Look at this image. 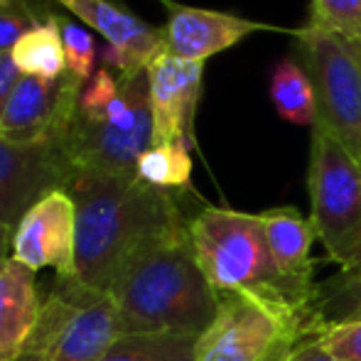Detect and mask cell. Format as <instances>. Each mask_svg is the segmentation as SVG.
<instances>
[{
    "label": "cell",
    "instance_id": "obj_1",
    "mask_svg": "<svg viewBox=\"0 0 361 361\" xmlns=\"http://www.w3.org/2000/svg\"><path fill=\"white\" fill-rule=\"evenodd\" d=\"M67 192L76 204V281L104 293L138 251L190 228L175 192L135 175L74 172Z\"/></svg>",
    "mask_w": 361,
    "mask_h": 361
},
{
    "label": "cell",
    "instance_id": "obj_2",
    "mask_svg": "<svg viewBox=\"0 0 361 361\" xmlns=\"http://www.w3.org/2000/svg\"><path fill=\"white\" fill-rule=\"evenodd\" d=\"M123 334H202L219 312V293L200 268L190 228L138 251L109 288Z\"/></svg>",
    "mask_w": 361,
    "mask_h": 361
},
{
    "label": "cell",
    "instance_id": "obj_3",
    "mask_svg": "<svg viewBox=\"0 0 361 361\" xmlns=\"http://www.w3.org/2000/svg\"><path fill=\"white\" fill-rule=\"evenodd\" d=\"M62 145L76 172L135 175L140 155L152 145L147 76L126 79L111 67L96 69Z\"/></svg>",
    "mask_w": 361,
    "mask_h": 361
},
{
    "label": "cell",
    "instance_id": "obj_4",
    "mask_svg": "<svg viewBox=\"0 0 361 361\" xmlns=\"http://www.w3.org/2000/svg\"><path fill=\"white\" fill-rule=\"evenodd\" d=\"M190 241L200 268L221 295H248L312 312V295L293 283L271 256L258 214L204 207L190 219Z\"/></svg>",
    "mask_w": 361,
    "mask_h": 361
},
{
    "label": "cell",
    "instance_id": "obj_5",
    "mask_svg": "<svg viewBox=\"0 0 361 361\" xmlns=\"http://www.w3.org/2000/svg\"><path fill=\"white\" fill-rule=\"evenodd\" d=\"M121 334V312L109 293L57 278L18 361H99Z\"/></svg>",
    "mask_w": 361,
    "mask_h": 361
},
{
    "label": "cell",
    "instance_id": "obj_6",
    "mask_svg": "<svg viewBox=\"0 0 361 361\" xmlns=\"http://www.w3.org/2000/svg\"><path fill=\"white\" fill-rule=\"evenodd\" d=\"M310 221L339 268L361 258V160L322 128H312L307 165Z\"/></svg>",
    "mask_w": 361,
    "mask_h": 361
},
{
    "label": "cell",
    "instance_id": "obj_7",
    "mask_svg": "<svg viewBox=\"0 0 361 361\" xmlns=\"http://www.w3.org/2000/svg\"><path fill=\"white\" fill-rule=\"evenodd\" d=\"M312 332V312L248 295H221L216 319L197 342L195 361H286Z\"/></svg>",
    "mask_w": 361,
    "mask_h": 361
},
{
    "label": "cell",
    "instance_id": "obj_8",
    "mask_svg": "<svg viewBox=\"0 0 361 361\" xmlns=\"http://www.w3.org/2000/svg\"><path fill=\"white\" fill-rule=\"evenodd\" d=\"M295 39L314 89V128H322L361 160V42L310 23L295 30Z\"/></svg>",
    "mask_w": 361,
    "mask_h": 361
},
{
    "label": "cell",
    "instance_id": "obj_9",
    "mask_svg": "<svg viewBox=\"0 0 361 361\" xmlns=\"http://www.w3.org/2000/svg\"><path fill=\"white\" fill-rule=\"evenodd\" d=\"M74 172L62 140L15 143L0 135V219L18 226L42 197L67 190Z\"/></svg>",
    "mask_w": 361,
    "mask_h": 361
},
{
    "label": "cell",
    "instance_id": "obj_10",
    "mask_svg": "<svg viewBox=\"0 0 361 361\" xmlns=\"http://www.w3.org/2000/svg\"><path fill=\"white\" fill-rule=\"evenodd\" d=\"M84 81L72 72L59 79L20 76L0 118V135L15 143L62 140L79 106Z\"/></svg>",
    "mask_w": 361,
    "mask_h": 361
},
{
    "label": "cell",
    "instance_id": "obj_11",
    "mask_svg": "<svg viewBox=\"0 0 361 361\" xmlns=\"http://www.w3.org/2000/svg\"><path fill=\"white\" fill-rule=\"evenodd\" d=\"M13 258L30 271L76 278V204L67 190L49 192L30 207L13 236Z\"/></svg>",
    "mask_w": 361,
    "mask_h": 361
},
{
    "label": "cell",
    "instance_id": "obj_12",
    "mask_svg": "<svg viewBox=\"0 0 361 361\" xmlns=\"http://www.w3.org/2000/svg\"><path fill=\"white\" fill-rule=\"evenodd\" d=\"M72 15L106 39L104 67L126 79L145 74L157 57L167 52L162 27H152L116 0H57Z\"/></svg>",
    "mask_w": 361,
    "mask_h": 361
},
{
    "label": "cell",
    "instance_id": "obj_13",
    "mask_svg": "<svg viewBox=\"0 0 361 361\" xmlns=\"http://www.w3.org/2000/svg\"><path fill=\"white\" fill-rule=\"evenodd\" d=\"M152 111V145L185 143L195 147V116L202 96L204 64L162 54L147 67Z\"/></svg>",
    "mask_w": 361,
    "mask_h": 361
},
{
    "label": "cell",
    "instance_id": "obj_14",
    "mask_svg": "<svg viewBox=\"0 0 361 361\" xmlns=\"http://www.w3.org/2000/svg\"><path fill=\"white\" fill-rule=\"evenodd\" d=\"M167 23L162 25L167 54L185 62L204 64L214 54L233 47L248 35L273 30L271 25L241 18V15L221 13V10L190 8V5L167 3Z\"/></svg>",
    "mask_w": 361,
    "mask_h": 361
},
{
    "label": "cell",
    "instance_id": "obj_15",
    "mask_svg": "<svg viewBox=\"0 0 361 361\" xmlns=\"http://www.w3.org/2000/svg\"><path fill=\"white\" fill-rule=\"evenodd\" d=\"M42 312L35 271L15 258L0 261V361H18Z\"/></svg>",
    "mask_w": 361,
    "mask_h": 361
},
{
    "label": "cell",
    "instance_id": "obj_16",
    "mask_svg": "<svg viewBox=\"0 0 361 361\" xmlns=\"http://www.w3.org/2000/svg\"><path fill=\"white\" fill-rule=\"evenodd\" d=\"M263 226V236L271 248V256L276 266L298 286L314 290V261L312 243L317 241V233L310 219H305L293 207H276L258 214Z\"/></svg>",
    "mask_w": 361,
    "mask_h": 361
},
{
    "label": "cell",
    "instance_id": "obj_17",
    "mask_svg": "<svg viewBox=\"0 0 361 361\" xmlns=\"http://www.w3.org/2000/svg\"><path fill=\"white\" fill-rule=\"evenodd\" d=\"M15 67L25 76H39V79H59L67 74V54L62 42V18L49 15L44 23L32 27L27 35L18 39L10 49Z\"/></svg>",
    "mask_w": 361,
    "mask_h": 361
},
{
    "label": "cell",
    "instance_id": "obj_18",
    "mask_svg": "<svg viewBox=\"0 0 361 361\" xmlns=\"http://www.w3.org/2000/svg\"><path fill=\"white\" fill-rule=\"evenodd\" d=\"M314 332L327 324L361 317V258L347 268H339L327 281H319L312 295Z\"/></svg>",
    "mask_w": 361,
    "mask_h": 361
},
{
    "label": "cell",
    "instance_id": "obj_19",
    "mask_svg": "<svg viewBox=\"0 0 361 361\" xmlns=\"http://www.w3.org/2000/svg\"><path fill=\"white\" fill-rule=\"evenodd\" d=\"M271 99L278 116L295 126L317 123V104H314V89L305 72L302 62L288 57L276 67L271 79Z\"/></svg>",
    "mask_w": 361,
    "mask_h": 361
},
{
    "label": "cell",
    "instance_id": "obj_20",
    "mask_svg": "<svg viewBox=\"0 0 361 361\" xmlns=\"http://www.w3.org/2000/svg\"><path fill=\"white\" fill-rule=\"evenodd\" d=\"M195 334H121L99 361H195Z\"/></svg>",
    "mask_w": 361,
    "mask_h": 361
},
{
    "label": "cell",
    "instance_id": "obj_21",
    "mask_svg": "<svg viewBox=\"0 0 361 361\" xmlns=\"http://www.w3.org/2000/svg\"><path fill=\"white\" fill-rule=\"evenodd\" d=\"M192 147L185 143L150 145L135 165L140 182L165 192H187L192 185Z\"/></svg>",
    "mask_w": 361,
    "mask_h": 361
},
{
    "label": "cell",
    "instance_id": "obj_22",
    "mask_svg": "<svg viewBox=\"0 0 361 361\" xmlns=\"http://www.w3.org/2000/svg\"><path fill=\"white\" fill-rule=\"evenodd\" d=\"M49 15L37 0H0V54H10L18 39Z\"/></svg>",
    "mask_w": 361,
    "mask_h": 361
},
{
    "label": "cell",
    "instance_id": "obj_23",
    "mask_svg": "<svg viewBox=\"0 0 361 361\" xmlns=\"http://www.w3.org/2000/svg\"><path fill=\"white\" fill-rule=\"evenodd\" d=\"M310 25L361 42V0H312Z\"/></svg>",
    "mask_w": 361,
    "mask_h": 361
},
{
    "label": "cell",
    "instance_id": "obj_24",
    "mask_svg": "<svg viewBox=\"0 0 361 361\" xmlns=\"http://www.w3.org/2000/svg\"><path fill=\"white\" fill-rule=\"evenodd\" d=\"M62 42L64 54H67V72H72L76 79L86 84L96 74V62L101 54L94 35L72 20L62 18Z\"/></svg>",
    "mask_w": 361,
    "mask_h": 361
},
{
    "label": "cell",
    "instance_id": "obj_25",
    "mask_svg": "<svg viewBox=\"0 0 361 361\" xmlns=\"http://www.w3.org/2000/svg\"><path fill=\"white\" fill-rule=\"evenodd\" d=\"M317 339L334 359L361 361V317L319 327Z\"/></svg>",
    "mask_w": 361,
    "mask_h": 361
},
{
    "label": "cell",
    "instance_id": "obj_26",
    "mask_svg": "<svg viewBox=\"0 0 361 361\" xmlns=\"http://www.w3.org/2000/svg\"><path fill=\"white\" fill-rule=\"evenodd\" d=\"M286 361H339V359H334L332 354L319 344L317 332H312L300 339V344L290 352V357Z\"/></svg>",
    "mask_w": 361,
    "mask_h": 361
},
{
    "label": "cell",
    "instance_id": "obj_27",
    "mask_svg": "<svg viewBox=\"0 0 361 361\" xmlns=\"http://www.w3.org/2000/svg\"><path fill=\"white\" fill-rule=\"evenodd\" d=\"M20 69L15 67L13 57L10 54H0V118L5 114V106H8V99L13 94L15 84L20 81Z\"/></svg>",
    "mask_w": 361,
    "mask_h": 361
},
{
    "label": "cell",
    "instance_id": "obj_28",
    "mask_svg": "<svg viewBox=\"0 0 361 361\" xmlns=\"http://www.w3.org/2000/svg\"><path fill=\"white\" fill-rule=\"evenodd\" d=\"M13 236H15V226L5 224L0 219V261L3 258H13Z\"/></svg>",
    "mask_w": 361,
    "mask_h": 361
}]
</instances>
